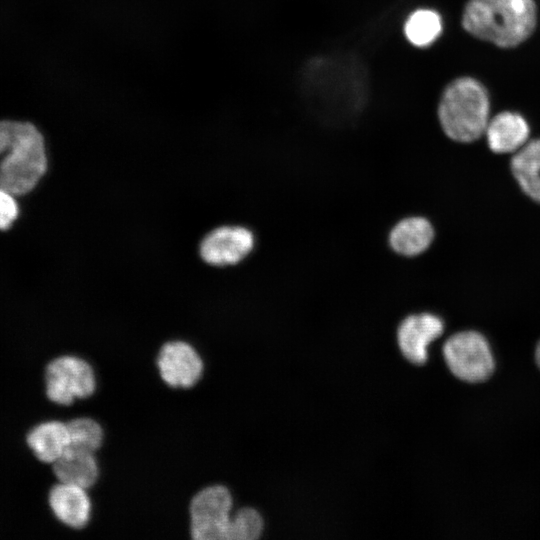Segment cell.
Returning <instances> with one entry per match:
<instances>
[{"label": "cell", "mask_w": 540, "mask_h": 540, "mask_svg": "<svg viewBox=\"0 0 540 540\" xmlns=\"http://www.w3.org/2000/svg\"><path fill=\"white\" fill-rule=\"evenodd\" d=\"M535 359H536V363L537 365L539 366L540 368V340L536 346V349H535Z\"/></svg>", "instance_id": "cell-20"}, {"label": "cell", "mask_w": 540, "mask_h": 540, "mask_svg": "<svg viewBox=\"0 0 540 540\" xmlns=\"http://www.w3.org/2000/svg\"><path fill=\"white\" fill-rule=\"evenodd\" d=\"M0 187L13 195L32 190L47 168L44 140L31 123L0 121Z\"/></svg>", "instance_id": "cell-2"}, {"label": "cell", "mask_w": 540, "mask_h": 540, "mask_svg": "<svg viewBox=\"0 0 540 540\" xmlns=\"http://www.w3.org/2000/svg\"><path fill=\"white\" fill-rule=\"evenodd\" d=\"M444 330L442 319L431 313H419L406 317L398 327L397 341L402 354L411 363L424 364L427 348Z\"/></svg>", "instance_id": "cell-9"}, {"label": "cell", "mask_w": 540, "mask_h": 540, "mask_svg": "<svg viewBox=\"0 0 540 540\" xmlns=\"http://www.w3.org/2000/svg\"><path fill=\"white\" fill-rule=\"evenodd\" d=\"M26 442L38 460L53 464L70 446L67 423L42 422L28 432Z\"/></svg>", "instance_id": "cell-13"}, {"label": "cell", "mask_w": 540, "mask_h": 540, "mask_svg": "<svg viewBox=\"0 0 540 540\" xmlns=\"http://www.w3.org/2000/svg\"><path fill=\"white\" fill-rule=\"evenodd\" d=\"M17 214L18 207L13 194L0 187V229L9 228Z\"/></svg>", "instance_id": "cell-19"}, {"label": "cell", "mask_w": 540, "mask_h": 540, "mask_svg": "<svg viewBox=\"0 0 540 540\" xmlns=\"http://www.w3.org/2000/svg\"><path fill=\"white\" fill-rule=\"evenodd\" d=\"M489 110V97L483 85L471 77H461L445 88L438 105V119L450 139L469 143L485 133Z\"/></svg>", "instance_id": "cell-3"}, {"label": "cell", "mask_w": 540, "mask_h": 540, "mask_svg": "<svg viewBox=\"0 0 540 540\" xmlns=\"http://www.w3.org/2000/svg\"><path fill=\"white\" fill-rule=\"evenodd\" d=\"M442 31L440 15L430 9H418L412 12L404 24L407 40L417 47L432 44Z\"/></svg>", "instance_id": "cell-16"}, {"label": "cell", "mask_w": 540, "mask_h": 540, "mask_svg": "<svg viewBox=\"0 0 540 540\" xmlns=\"http://www.w3.org/2000/svg\"><path fill=\"white\" fill-rule=\"evenodd\" d=\"M233 498L226 486L203 488L189 505L190 533L195 540H227Z\"/></svg>", "instance_id": "cell-6"}, {"label": "cell", "mask_w": 540, "mask_h": 540, "mask_svg": "<svg viewBox=\"0 0 540 540\" xmlns=\"http://www.w3.org/2000/svg\"><path fill=\"white\" fill-rule=\"evenodd\" d=\"M536 23L533 0H468L462 15L468 33L502 48L524 42Z\"/></svg>", "instance_id": "cell-1"}, {"label": "cell", "mask_w": 540, "mask_h": 540, "mask_svg": "<svg viewBox=\"0 0 540 540\" xmlns=\"http://www.w3.org/2000/svg\"><path fill=\"white\" fill-rule=\"evenodd\" d=\"M156 363L162 380L173 388L193 387L204 370L196 349L181 340L165 343L158 352Z\"/></svg>", "instance_id": "cell-7"}, {"label": "cell", "mask_w": 540, "mask_h": 540, "mask_svg": "<svg viewBox=\"0 0 540 540\" xmlns=\"http://www.w3.org/2000/svg\"><path fill=\"white\" fill-rule=\"evenodd\" d=\"M434 238V229L424 217L413 216L399 221L391 230V248L403 256H416L428 249Z\"/></svg>", "instance_id": "cell-14"}, {"label": "cell", "mask_w": 540, "mask_h": 540, "mask_svg": "<svg viewBox=\"0 0 540 540\" xmlns=\"http://www.w3.org/2000/svg\"><path fill=\"white\" fill-rule=\"evenodd\" d=\"M53 472L59 482L88 489L99 478V466L93 452L69 446L53 463Z\"/></svg>", "instance_id": "cell-12"}, {"label": "cell", "mask_w": 540, "mask_h": 540, "mask_svg": "<svg viewBox=\"0 0 540 540\" xmlns=\"http://www.w3.org/2000/svg\"><path fill=\"white\" fill-rule=\"evenodd\" d=\"M485 134L493 152L515 153L528 142L530 128L520 114L504 111L489 120Z\"/></svg>", "instance_id": "cell-11"}, {"label": "cell", "mask_w": 540, "mask_h": 540, "mask_svg": "<svg viewBox=\"0 0 540 540\" xmlns=\"http://www.w3.org/2000/svg\"><path fill=\"white\" fill-rule=\"evenodd\" d=\"M70 446L77 447L86 451H97L104 438L101 425L92 418H75L67 423Z\"/></svg>", "instance_id": "cell-17"}, {"label": "cell", "mask_w": 540, "mask_h": 540, "mask_svg": "<svg viewBox=\"0 0 540 540\" xmlns=\"http://www.w3.org/2000/svg\"><path fill=\"white\" fill-rule=\"evenodd\" d=\"M49 506L55 517L73 529L84 528L91 517V500L86 489L59 482L48 494Z\"/></svg>", "instance_id": "cell-10"}, {"label": "cell", "mask_w": 540, "mask_h": 540, "mask_svg": "<svg viewBox=\"0 0 540 540\" xmlns=\"http://www.w3.org/2000/svg\"><path fill=\"white\" fill-rule=\"evenodd\" d=\"M254 236L242 226H222L208 233L200 244V255L210 265H233L253 249Z\"/></svg>", "instance_id": "cell-8"}, {"label": "cell", "mask_w": 540, "mask_h": 540, "mask_svg": "<svg viewBox=\"0 0 540 540\" xmlns=\"http://www.w3.org/2000/svg\"><path fill=\"white\" fill-rule=\"evenodd\" d=\"M264 522L254 508L245 507L231 515L227 540H256L263 532Z\"/></svg>", "instance_id": "cell-18"}, {"label": "cell", "mask_w": 540, "mask_h": 540, "mask_svg": "<svg viewBox=\"0 0 540 540\" xmlns=\"http://www.w3.org/2000/svg\"><path fill=\"white\" fill-rule=\"evenodd\" d=\"M46 395L59 405H70L75 399H85L96 390V376L84 359L65 355L54 358L45 369Z\"/></svg>", "instance_id": "cell-5"}, {"label": "cell", "mask_w": 540, "mask_h": 540, "mask_svg": "<svg viewBox=\"0 0 540 540\" xmlns=\"http://www.w3.org/2000/svg\"><path fill=\"white\" fill-rule=\"evenodd\" d=\"M443 355L452 374L469 383L486 381L495 368L490 345L477 331H461L450 336L444 343Z\"/></svg>", "instance_id": "cell-4"}, {"label": "cell", "mask_w": 540, "mask_h": 540, "mask_svg": "<svg viewBox=\"0 0 540 540\" xmlns=\"http://www.w3.org/2000/svg\"><path fill=\"white\" fill-rule=\"evenodd\" d=\"M510 166L523 192L540 203V138L528 141L516 151Z\"/></svg>", "instance_id": "cell-15"}]
</instances>
